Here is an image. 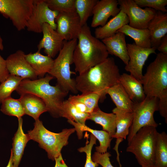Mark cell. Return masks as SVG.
Here are the masks:
<instances>
[{
    "label": "cell",
    "instance_id": "2e32d148",
    "mask_svg": "<svg viewBox=\"0 0 167 167\" xmlns=\"http://www.w3.org/2000/svg\"><path fill=\"white\" fill-rule=\"evenodd\" d=\"M112 112L116 116V131L112 138H115L116 140L113 149L116 152L117 159L121 166L118 147L120 143L126 139L129 134V129L132 122L133 114L132 112L125 111L116 107L112 110Z\"/></svg>",
    "mask_w": 167,
    "mask_h": 167
},
{
    "label": "cell",
    "instance_id": "3957f363",
    "mask_svg": "<svg viewBox=\"0 0 167 167\" xmlns=\"http://www.w3.org/2000/svg\"><path fill=\"white\" fill-rule=\"evenodd\" d=\"M54 78L49 74L36 80L23 79L16 91L20 95L29 93L36 95L45 103L47 111L53 117L60 116L61 107L68 92L57 84L53 86L50 81Z\"/></svg>",
    "mask_w": 167,
    "mask_h": 167
},
{
    "label": "cell",
    "instance_id": "7c38bea8",
    "mask_svg": "<svg viewBox=\"0 0 167 167\" xmlns=\"http://www.w3.org/2000/svg\"><path fill=\"white\" fill-rule=\"evenodd\" d=\"M129 60L125 69L130 75L141 83L143 76L142 70L149 56L156 54L154 48H144L137 45L135 43L127 44Z\"/></svg>",
    "mask_w": 167,
    "mask_h": 167
},
{
    "label": "cell",
    "instance_id": "60d3db41",
    "mask_svg": "<svg viewBox=\"0 0 167 167\" xmlns=\"http://www.w3.org/2000/svg\"><path fill=\"white\" fill-rule=\"evenodd\" d=\"M160 53L167 54V35L164 36L161 39L157 49Z\"/></svg>",
    "mask_w": 167,
    "mask_h": 167
},
{
    "label": "cell",
    "instance_id": "ba28073f",
    "mask_svg": "<svg viewBox=\"0 0 167 167\" xmlns=\"http://www.w3.org/2000/svg\"><path fill=\"white\" fill-rule=\"evenodd\" d=\"M158 101L159 99L156 97L146 96L143 101L133 103V119L127 137L128 144L141 128L147 126L157 127L158 124L153 116L154 112L158 111Z\"/></svg>",
    "mask_w": 167,
    "mask_h": 167
},
{
    "label": "cell",
    "instance_id": "4316f807",
    "mask_svg": "<svg viewBox=\"0 0 167 167\" xmlns=\"http://www.w3.org/2000/svg\"><path fill=\"white\" fill-rule=\"evenodd\" d=\"M116 119L115 114L113 113L104 112L98 107L90 113L88 120H92L96 123L101 125L102 127L103 131L108 133L110 137L112 138L116 131Z\"/></svg>",
    "mask_w": 167,
    "mask_h": 167
},
{
    "label": "cell",
    "instance_id": "d590c367",
    "mask_svg": "<svg viewBox=\"0 0 167 167\" xmlns=\"http://www.w3.org/2000/svg\"><path fill=\"white\" fill-rule=\"evenodd\" d=\"M137 5L141 8L148 7L153 9L156 11L166 13L167 10L166 6L167 5V0H134Z\"/></svg>",
    "mask_w": 167,
    "mask_h": 167
},
{
    "label": "cell",
    "instance_id": "f546056e",
    "mask_svg": "<svg viewBox=\"0 0 167 167\" xmlns=\"http://www.w3.org/2000/svg\"><path fill=\"white\" fill-rule=\"evenodd\" d=\"M154 165L156 167H167V135L165 131L158 133Z\"/></svg>",
    "mask_w": 167,
    "mask_h": 167
},
{
    "label": "cell",
    "instance_id": "7bdbcfd3",
    "mask_svg": "<svg viewBox=\"0 0 167 167\" xmlns=\"http://www.w3.org/2000/svg\"><path fill=\"white\" fill-rule=\"evenodd\" d=\"M13 154L12 151L11 150V153L10 158L8 163L6 167H13Z\"/></svg>",
    "mask_w": 167,
    "mask_h": 167
},
{
    "label": "cell",
    "instance_id": "d6a6232c",
    "mask_svg": "<svg viewBox=\"0 0 167 167\" xmlns=\"http://www.w3.org/2000/svg\"><path fill=\"white\" fill-rule=\"evenodd\" d=\"M23 79L9 74L8 77L0 84V104L5 99L11 97L12 93L16 90Z\"/></svg>",
    "mask_w": 167,
    "mask_h": 167
},
{
    "label": "cell",
    "instance_id": "4fadbf2b",
    "mask_svg": "<svg viewBox=\"0 0 167 167\" xmlns=\"http://www.w3.org/2000/svg\"><path fill=\"white\" fill-rule=\"evenodd\" d=\"M55 21L56 31L64 41L78 38L82 26L76 11L59 12Z\"/></svg>",
    "mask_w": 167,
    "mask_h": 167
},
{
    "label": "cell",
    "instance_id": "4dcf8cb0",
    "mask_svg": "<svg viewBox=\"0 0 167 167\" xmlns=\"http://www.w3.org/2000/svg\"><path fill=\"white\" fill-rule=\"evenodd\" d=\"M0 110L4 114L17 117L18 119L25 115L21 103L19 99L11 97L3 100L1 103Z\"/></svg>",
    "mask_w": 167,
    "mask_h": 167
},
{
    "label": "cell",
    "instance_id": "ac0fdd59",
    "mask_svg": "<svg viewBox=\"0 0 167 167\" xmlns=\"http://www.w3.org/2000/svg\"><path fill=\"white\" fill-rule=\"evenodd\" d=\"M126 35L117 32L113 35L101 40L109 53L120 58L126 65L129 60Z\"/></svg>",
    "mask_w": 167,
    "mask_h": 167
},
{
    "label": "cell",
    "instance_id": "484cf974",
    "mask_svg": "<svg viewBox=\"0 0 167 167\" xmlns=\"http://www.w3.org/2000/svg\"><path fill=\"white\" fill-rule=\"evenodd\" d=\"M106 94L109 95L116 108L132 112L133 102L119 82L108 88Z\"/></svg>",
    "mask_w": 167,
    "mask_h": 167
},
{
    "label": "cell",
    "instance_id": "8992f818",
    "mask_svg": "<svg viewBox=\"0 0 167 167\" xmlns=\"http://www.w3.org/2000/svg\"><path fill=\"white\" fill-rule=\"evenodd\" d=\"M77 41V39L64 41L63 47L54 60L52 67L48 73L56 79L57 84L64 90L74 94L78 92L76 88L75 79L71 77L73 73L71 71L70 66L73 63V52Z\"/></svg>",
    "mask_w": 167,
    "mask_h": 167
},
{
    "label": "cell",
    "instance_id": "277c9868",
    "mask_svg": "<svg viewBox=\"0 0 167 167\" xmlns=\"http://www.w3.org/2000/svg\"><path fill=\"white\" fill-rule=\"evenodd\" d=\"M34 126L27 134L29 140L37 142L47 152L48 158L53 161L61 154L62 148L68 144L69 136L75 131L74 128L63 129L59 133L53 132L47 129L39 119L35 120Z\"/></svg>",
    "mask_w": 167,
    "mask_h": 167
},
{
    "label": "cell",
    "instance_id": "6da1fadb",
    "mask_svg": "<svg viewBox=\"0 0 167 167\" xmlns=\"http://www.w3.org/2000/svg\"><path fill=\"white\" fill-rule=\"evenodd\" d=\"M119 69L114 58L108 57L101 63L92 67L75 79L76 88L82 93L95 92L103 101L106 96V91L119 82Z\"/></svg>",
    "mask_w": 167,
    "mask_h": 167
},
{
    "label": "cell",
    "instance_id": "5b68a950",
    "mask_svg": "<svg viewBox=\"0 0 167 167\" xmlns=\"http://www.w3.org/2000/svg\"><path fill=\"white\" fill-rule=\"evenodd\" d=\"M141 83L146 96L159 99L167 96V54H157L147 67Z\"/></svg>",
    "mask_w": 167,
    "mask_h": 167
},
{
    "label": "cell",
    "instance_id": "836d02e7",
    "mask_svg": "<svg viewBox=\"0 0 167 167\" xmlns=\"http://www.w3.org/2000/svg\"><path fill=\"white\" fill-rule=\"evenodd\" d=\"M72 96L75 100L86 107L89 113L99 107L98 103L100 96L96 93L89 92Z\"/></svg>",
    "mask_w": 167,
    "mask_h": 167
},
{
    "label": "cell",
    "instance_id": "7a4b0ae2",
    "mask_svg": "<svg viewBox=\"0 0 167 167\" xmlns=\"http://www.w3.org/2000/svg\"><path fill=\"white\" fill-rule=\"evenodd\" d=\"M73 54L75 70L81 74L104 61L109 53L103 43L93 36L87 23L81 28Z\"/></svg>",
    "mask_w": 167,
    "mask_h": 167
},
{
    "label": "cell",
    "instance_id": "b9f144b4",
    "mask_svg": "<svg viewBox=\"0 0 167 167\" xmlns=\"http://www.w3.org/2000/svg\"><path fill=\"white\" fill-rule=\"evenodd\" d=\"M55 164L54 167H68L63 159L62 154L55 159Z\"/></svg>",
    "mask_w": 167,
    "mask_h": 167
},
{
    "label": "cell",
    "instance_id": "d4e9b609",
    "mask_svg": "<svg viewBox=\"0 0 167 167\" xmlns=\"http://www.w3.org/2000/svg\"><path fill=\"white\" fill-rule=\"evenodd\" d=\"M18 127L13 138L12 148L13 167H18L24 150L28 142L30 140L27 134L24 133L22 128L23 119H18Z\"/></svg>",
    "mask_w": 167,
    "mask_h": 167
},
{
    "label": "cell",
    "instance_id": "8d00e7d4",
    "mask_svg": "<svg viewBox=\"0 0 167 167\" xmlns=\"http://www.w3.org/2000/svg\"><path fill=\"white\" fill-rule=\"evenodd\" d=\"M90 142L86 143L85 146L79 148L78 151L80 152H85L86 155V158L84 167H97L99 164L93 162L92 159L91 152L93 146L96 144V139L92 134L90 136Z\"/></svg>",
    "mask_w": 167,
    "mask_h": 167
},
{
    "label": "cell",
    "instance_id": "ffe728a7",
    "mask_svg": "<svg viewBox=\"0 0 167 167\" xmlns=\"http://www.w3.org/2000/svg\"><path fill=\"white\" fill-rule=\"evenodd\" d=\"M119 82L133 103L140 102L146 97L142 84L131 75H121Z\"/></svg>",
    "mask_w": 167,
    "mask_h": 167
},
{
    "label": "cell",
    "instance_id": "cb8c5ba5",
    "mask_svg": "<svg viewBox=\"0 0 167 167\" xmlns=\"http://www.w3.org/2000/svg\"><path fill=\"white\" fill-rule=\"evenodd\" d=\"M26 60L30 65L37 76L43 78L51 70L54 62L51 58L44 55L37 51L35 53L25 54Z\"/></svg>",
    "mask_w": 167,
    "mask_h": 167
},
{
    "label": "cell",
    "instance_id": "7402d4cb",
    "mask_svg": "<svg viewBox=\"0 0 167 167\" xmlns=\"http://www.w3.org/2000/svg\"><path fill=\"white\" fill-rule=\"evenodd\" d=\"M68 122L75 127L79 139L82 138L84 131H88L94 135L99 142V146L96 147V152L101 153L107 152V149L110 147V143L113 139L110 137L108 133L103 130L92 129L85 124L78 123L69 120H68Z\"/></svg>",
    "mask_w": 167,
    "mask_h": 167
},
{
    "label": "cell",
    "instance_id": "ee69618b",
    "mask_svg": "<svg viewBox=\"0 0 167 167\" xmlns=\"http://www.w3.org/2000/svg\"><path fill=\"white\" fill-rule=\"evenodd\" d=\"M3 49L4 46L3 45V40L0 35V50H2Z\"/></svg>",
    "mask_w": 167,
    "mask_h": 167
},
{
    "label": "cell",
    "instance_id": "74e56055",
    "mask_svg": "<svg viewBox=\"0 0 167 167\" xmlns=\"http://www.w3.org/2000/svg\"><path fill=\"white\" fill-rule=\"evenodd\" d=\"M111 155L109 152L100 153L95 152L92 157V161L102 167H114L113 166L110 160L109 157Z\"/></svg>",
    "mask_w": 167,
    "mask_h": 167
},
{
    "label": "cell",
    "instance_id": "f35d334b",
    "mask_svg": "<svg viewBox=\"0 0 167 167\" xmlns=\"http://www.w3.org/2000/svg\"><path fill=\"white\" fill-rule=\"evenodd\" d=\"M158 111L161 115L164 118L165 122L167 123V96L159 99Z\"/></svg>",
    "mask_w": 167,
    "mask_h": 167
},
{
    "label": "cell",
    "instance_id": "44dd1931",
    "mask_svg": "<svg viewBox=\"0 0 167 167\" xmlns=\"http://www.w3.org/2000/svg\"><path fill=\"white\" fill-rule=\"evenodd\" d=\"M20 96L19 99L22 105L25 114L32 117L36 120L39 119L41 114L47 111L45 103L37 96L29 93Z\"/></svg>",
    "mask_w": 167,
    "mask_h": 167
},
{
    "label": "cell",
    "instance_id": "1f68e13d",
    "mask_svg": "<svg viewBox=\"0 0 167 167\" xmlns=\"http://www.w3.org/2000/svg\"><path fill=\"white\" fill-rule=\"evenodd\" d=\"M97 0H75V11L80 19L82 26L87 24L90 16L92 15L93 8Z\"/></svg>",
    "mask_w": 167,
    "mask_h": 167
},
{
    "label": "cell",
    "instance_id": "83f0119b",
    "mask_svg": "<svg viewBox=\"0 0 167 167\" xmlns=\"http://www.w3.org/2000/svg\"><path fill=\"white\" fill-rule=\"evenodd\" d=\"M122 32L132 38L137 46L144 48H151L150 34L148 28L138 29L128 24L123 26L117 32Z\"/></svg>",
    "mask_w": 167,
    "mask_h": 167
},
{
    "label": "cell",
    "instance_id": "9a60e30c",
    "mask_svg": "<svg viewBox=\"0 0 167 167\" xmlns=\"http://www.w3.org/2000/svg\"><path fill=\"white\" fill-rule=\"evenodd\" d=\"M42 32L43 36L37 45V50L43 49L47 55L53 58L62 49L64 40L48 24H43Z\"/></svg>",
    "mask_w": 167,
    "mask_h": 167
},
{
    "label": "cell",
    "instance_id": "603a6c76",
    "mask_svg": "<svg viewBox=\"0 0 167 167\" xmlns=\"http://www.w3.org/2000/svg\"><path fill=\"white\" fill-rule=\"evenodd\" d=\"M129 20L127 15L120 10L119 13L113 17L104 26L95 29V37L102 40L116 33L123 26L128 24Z\"/></svg>",
    "mask_w": 167,
    "mask_h": 167
},
{
    "label": "cell",
    "instance_id": "e575fe53",
    "mask_svg": "<svg viewBox=\"0 0 167 167\" xmlns=\"http://www.w3.org/2000/svg\"><path fill=\"white\" fill-rule=\"evenodd\" d=\"M51 10L58 12H70L75 11V0H45Z\"/></svg>",
    "mask_w": 167,
    "mask_h": 167
},
{
    "label": "cell",
    "instance_id": "9c48e42d",
    "mask_svg": "<svg viewBox=\"0 0 167 167\" xmlns=\"http://www.w3.org/2000/svg\"><path fill=\"white\" fill-rule=\"evenodd\" d=\"M34 0H0V13L9 19L18 31L26 28Z\"/></svg>",
    "mask_w": 167,
    "mask_h": 167
},
{
    "label": "cell",
    "instance_id": "e0dca14e",
    "mask_svg": "<svg viewBox=\"0 0 167 167\" xmlns=\"http://www.w3.org/2000/svg\"><path fill=\"white\" fill-rule=\"evenodd\" d=\"M118 5L117 0H98L93 9L91 26H104L110 17H114L119 13L120 9Z\"/></svg>",
    "mask_w": 167,
    "mask_h": 167
},
{
    "label": "cell",
    "instance_id": "f1b7e54d",
    "mask_svg": "<svg viewBox=\"0 0 167 167\" xmlns=\"http://www.w3.org/2000/svg\"><path fill=\"white\" fill-rule=\"evenodd\" d=\"M90 113H83L68 100H64L62 104L60 113V117L82 124H85Z\"/></svg>",
    "mask_w": 167,
    "mask_h": 167
},
{
    "label": "cell",
    "instance_id": "ab89813d",
    "mask_svg": "<svg viewBox=\"0 0 167 167\" xmlns=\"http://www.w3.org/2000/svg\"><path fill=\"white\" fill-rule=\"evenodd\" d=\"M9 74L6 66V60L0 54V83L5 80Z\"/></svg>",
    "mask_w": 167,
    "mask_h": 167
},
{
    "label": "cell",
    "instance_id": "f6af8a7d",
    "mask_svg": "<svg viewBox=\"0 0 167 167\" xmlns=\"http://www.w3.org/2000/svg\"><path fill=\"white\" fill-rule=\"evenodd\" d=\"M141 167H156L154 165H143L141 166Z\"/></svg>",
    "mask_w": 167,
    "mask_h": 167
},
{
    "label": "cell",
    "instance_id": "d6986e66",
    "mask_svg": "<svg viewBox=\"0 0 167 167\" xmlns=\"http://www.w3.org/2000/svg\"><path fill=\"white\" fill-rule=\"evenodd\" d=\"M150 34L151 48L156 49L162 38L167 33V13L156 11L147 28Z\"/></svg>",
    "mask_w": 167,
    "mask_h": 167
},
{
    "label": "cell",
    "instance_id": "8fae6325",
    "mask_svg": "<svg viewBox=\"0 0 167 167\" xmlns=\"http://www.w3.org/2000/svg\"><path fill=\"white\" fill-rule=\"evenodd\" d=\"M120 10L127 16L130 26L138 29L147 28L156 11L148 7L142 9L138 6L134 0H118Z\"/></svg>",
    "mask_w": 167,
    "mask_h": 167
},
{
    "label": "cell",
    "instance_id": "52a82bcc",
    "mask_svg": "<svg viewBox=\"0 0 167 167\" xmlns=\"http://www.w3.org/2000/svg\"><path fill=\"white\" fill-rule=\"evenodd\" d=\"M158 133L156 127H143L138 131L128 144L126 151L134 154L141 166L154 165Z\"/></svg>",
    "mask_w": 167,
    "mask_h": 167
},
{
    "label": "cell",
    "instance_id": "5bb4252c",
    "mask_svg": "<svg viewBox=\"0 0 167 167\" xmlns=\"http://www.w3.org/2000/svg\"><path fill=\"white\" fill-rule=\"evenodd\" d=\"M25 54L22 50H18L10 55L6 60L8 70L10 74L23 79H36L38 76L26 60Z\"/></svg>",
    "mask_w": 167,
    "mask_h": 167
},
{
    "label": "cell",
    "instance_id": "30bf717a",
    "mask_svg": "<svg viewBox=\"0 0 167 167\" xmlns=\"http://www.w3.org/2000/svg\"><path fill=\"white\" fill-rule=\"evenodd\" d=\"M58 13V11L51 10L45 0H34L32 13L26 28L29 32L41 33L42 32L43 24L47 23L56 30L55 20Z\"/></svg>",
    "mask_w": 167,
    "mask_h": 167
}]
</instances>
